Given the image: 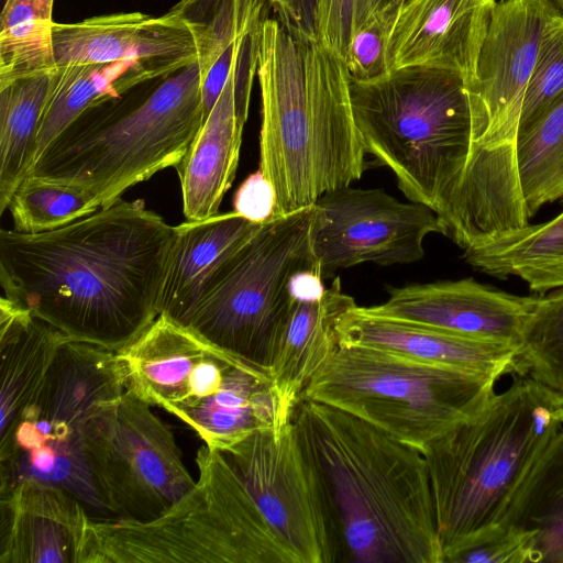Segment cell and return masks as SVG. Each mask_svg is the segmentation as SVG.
I'll use <instances>...</instances> for the list:
<instances>
[{"label":"cell","mask_w":563,"mask_h":563,"mask_svg":"<svg viewBox=\"0 0 563 563\" xmlns=\"http://www.w3.org/2000/svg\"><path fill=\"white\" fill-rule=\"evenodd\" d=\"M356 306L354 299L342 291L339 277L321 297L295 299L267 365L287 419H292L307 385L339 347V320Z\"/></svg>","instance_id":"20"},{"label":"cell","mask_w":563,"mask_h":563,"mask_svg":"<svg viewBox=\"0 0 563 563\" xmlns=\"http://www.w3.org/2000/svg\"><path fill=\"white\" fill-rule=\"evenodd\" d=\"M277 21L295 37L302 41L316 38L317 0H268Z\"/></svg>","instance_id":"37"},{"label":"cell","mask_w":563,"mask_h":563,"mask_svg":"<svg viewBox=\"0 0 563 563\" xmlns=\"http://www.w3.org/2000/svg\"><path fill=\"white\" fill-rule=\"evenodd\" d=\"M195 486L150 521L95 519L86 563H297L222 452L201 446Z\"/></svg>","instance_id":"8"},{"label":"cell","mask_w":563,"mask_h":563,"mask_svg":"<svg viewBox=\"0 0 563 563\" xmlns=\"http://www.w3.org/2000/svg\"><path fill=\"white\" fill-rule=\"evenodd\" d=\"M464 260L498 278L515 276L543 296L563 287V211L464 250Z\"/></svg>","instance_id":"25"},{"label":"cell","mask_w":563,"mask_h":563,"mask_svg":"<svg viewBox=\"0 0 563 563\" xmlns=\"http://www.w3.org/2000/svg\"><path fill=\"white\" fill-rule=\"evenodd\" d=\"M274 208L273 187L260 170L247 176L233 196V211L252 222L267 221L273 217Z\"/></svg>","instance_id":"36"},{"label":"cell","mask_w":563,"mask_h":563,"mask_svg":"<svg viewBox=\"0 0 563 563\" xmlns=\"http://www.w3.org/2000/svg\"><path fill=\"white\" fill-rule=\"evenodd\" d=\"M497 0H410L394 24L390 69L421 65L473 78Z\"/></svg>","instance_id":"18"},{"label":"cell","mask_w":563,"mask_h":563,"mask_svg":"<svg viewBox=\"0 0 563 563\" xmlns=\"http://www.w3.org/2000/svg\"><path fill=\"white\" fill-rule=\"evenodd\" d=\"M533 538L512 525L500 526L475 544L456 553L450 563L532 562Z\"/></svg>","instance_id":"35"},{"label":"cell","mask_w":563,"mask_h":563,"mask_svg":"<svg viewBox=\"0 0 563 563\" xmlns=\"http://www.w3.org/2000/svg\"><path fill=\"white\" fill-rule=\"evenodd\" d=\"M561 13L563 14V0H554Z\"/></svg>","instance_id":"40"},{"label":"cell","mask_w":563,"mask_h":563,"mask_svg":"<svg viewBox=\"0 0 563 563\" xmlns=\"http://www.w3.org/2000/svg\"><path fill=\"white\" fill-rule=\"evenodd\" d=\"M54 0H5L0 15V85L55 69Z\"/></svg>","instance_id":"29"},{"label":"cell","mask_w":563,"mask_h":563,"mask_svg":"<svg viewBox=\"0 0 563 563\" xmlns=\"http://www.w3.org/2000/svg\"><path fill=\"white\" fill-rule=\"evenodd\" d=\"M85 453L96 493L112 519L153 520L196 484L169 427L126 388L92 411Z\"/></svg>","instance_id":"12"},{"label":"cell","mask_w":563,"mask_h":563,"mask_svg":"<svg viewBox=\"0 0 563 563\" xmlns=\"http://www.w3.org/2000/svg\"><path fill=\"white\" fill-rule=\"evenodd\" d=\"M261 225L235 211L176 225L159 314L186 325L214 278Z\"/></svg>","instance_id":"21"},{"label":"cell","mask_w":563,"mask_h":563,"mask_svg":"<svg viewBox=\"0 0 563 563\" xmlns=\"http://www.w3.org/2000/svg\"><path fill=\"white\" fill-rule=\"evenodd\" d=\"M512 377L476 417L423 453L443 563L501 525L563 429V395L528 375Z\"/></svg>","instance_id":"4"},{"label":"cell","mask_w":563,"mask_h":563,"mask_svg":"<svg viewBox=\"0 0 563 563\" xmlns=\"http://www.w3.org/2000/svg\"><path fill=\"white\" fill-rule=\"evenodd\" d=\"M373 14L369 0H317V42L344 63L354 34Z\"/></svg>","instance_id":"34"},{"label":"cell","mask_w":563,"mask_h":563,"mask_svg":"<svg viewBox=\"0 0 563 563\" xmlns=\"http://www.w3.org/2000/svg\"><path fill=\"white\" fill-rule=\"evenodd\" d=\"M202 31L198 0H179L159 16L134 11L55 22L54 66L133 60L185 68L199 59Z\"/></svg>","instance_id":"15"},{"label":"cell","mask_w":563,"mask_h":563,"mask_svg":"<svg viewBox=\"0 0 563 563\" xmlns=\"http://www.w3.org/2000/svg\"><path fill=\"white\" fill-rule=\"evenodd\" d=\"M175 227L122 198L41 233L0 231L3 296L68 339L119 351L159 314Z\"/></svg>","instance_id":"1"},{"label":"cell","mask_w":563,"mask_h":563,"mask_svg":"<svg viewBox=\"0 0 563 563\" xmlns=\"http://www.w3.org/2000/svg\"><path fill=\"white\" fill-rule=\"evenodd\" d=\"M444 233L437 213L401 202L382 189L350 186L328 191L312 205L310 244L321 277L362 263L408 264L424 255L423 241Z\"/></svg>","instance_id":"14"},{"label":"cell","mask_w":563,"mask_h":563,"mask_svg":"<svg viewBox=\"0 0 563 563\" xmlns=\"http://www.w3.org/2000/svg\"><path fill=\"white\" fill-rule=\"evenodd\" d=\"M410 0H369L373 13L384 10L390 5H406Z\"/></svg>","instance_id":"39"},{"label":"cell","mask_w":563,"mask_h":563,"mask_svg":"<svg viewBox=\"0 0 563 563\" xmlns=\"http://www.w3.org/2000/svg\"><path fill=\"white\" fill-rule=\"evenodd\" d=\"M243 128L236 113L233 65L213 108L174 167L180 181L183 212L188 221L219 213L235 177Z\"/></svg>","instance_id":"22"},{"label":"cell","mask_w":563,"mask_h":563,"mask_svg":"<svg viewBox=\"0 0 563 563\" xmlns=\"http://www.w3.org/2000/svg\"><path fill=\"white\" fill-rule=\"evenodd\" d=\"M338 334L340 344L375 347L499 378L516 372L519 354L514 346L373 316L358 306L341 317Z\"/></svg>","instance_id":"19"},{"label":"cell","mask_w":563,"mask_h":563,"mask_svg":"<svg viewBox=\"0 0 563 563\" xmlns=\"http://www.w3.org/2000/svg\"><path fill=\"white\" fill-rule=\"evenodd\" d=\"M205 76L198 59L139 100L124 99V93L88 108L26 177L82 189L100 208L111 206L184 157L203 123Z\"/></svg>","instance_id":"5"},{"label":"cell","mask_w":563,"mask_h":563,"mask_svg":"<svg viewBox=\"0 0 563 563\" xmlns=\"http://www.w3.org/2000/svg\"><path fill=\"white\" fill-rule=\"evenodd\" d=\"M311 217L312 206L263 222L214 278L186 325L267 368L295 301L292 277L320 273L310 244Z\"/></svg>","instance_id":"11"},{"label":"cell","mask_w":563,"mask_h":563,"mask_svg":"<svg viewBox=\"0 0 563 563\" xmlns=\"http://www.w3.org/2000/svg\"><path fill=\"white\" fill-rule=\"evenodd\" d=\"M319 272L303 271L297 273L290 284L291 295L298 300H311L321 297L325 288Z\"/></svg>","instance_id":"38"},{"label":"cell","mask_w":563,"mask_h":563,"mask_svg":"<svg viewBox=\"0 0 563 563\" xmlns=\"http://www.w3.org/2000/svg\"><path fill=\"white\" fill-rule=\"evenodd\" d=\"M515 373L563 395V287L537 298L522 331Z\"/></svg>","instance_id":"31"},{"label":"cell","mask_w":563,"mask_h":563,"mask_svg":"<svg viewBox=\"0 0 563 563\" xmlns=\"http://www.w3.org/2000/svg\"><path fill=\"white\" fill-rule=\"evenodd\" d=\"M517 168L528 219L563 199V96L518 134Z\"/></svg>","instance_id":"28"},{"label":"cell","mask_w":563,"mask_h":563,"mask_svg":"<svg viewBox=\"0 0 563 563\" xmlns=\"http://www.w3.org/2000/svg\"><path fill=\"white\" fill-rule=\"evenodd\" d=\"M54 70L0 85V214L33 166Z\"/></svg>","instance_id":"27"},{"label":"cell","mask_w":563,"mask_h":563,"mask_svg":"<svg viewBox=\"0 0 563 563\" xmlns=\"http://www.w3.org/2000/svg\"><path fill=\"white\" fill-rule=\"evenodd\" d=\"M563 96V14L548 24L521 110L519 133ZM518 133V134H519Z\"/></svg>","instance_id":"32"},{"label":"cell","mask_w":563,"mask_h":563,"mask_svg":"<svg viewBox=\"0 0 563 563\" xmlns=\"http://www.w3.org/2000/svg\"><path fill=\"white\" fill-rule=\"evenodd\" d=\"M401 5H390L375 12L353 36L344 60L349 77L368 82L391 73L387 47Z\"/></svg>","instance_id":"33"},{"label":"cell","mask_w":563,"mask_h":563,"mask_svg":"<svg viewBox=\"0 0 563 563\" xmlns=\"http://www.w3.org/2000/svg\"><path fill=\"white\" fill-rule=\"evenodd\" d=\"M256 75L262 97L258 170L274 190L273 217L308 208L362 177L367 153L339 57L267 19Z\"/></svg>","instance_id":"3"},{"label":"cell","mask_w":563,"mask_h":563,"mask_svg":"<svg viewBox=\"0 0 563 563\" xmlns=\"http://www.w3.org/2000/svg\"><path fill=\"white\" fill-rule=\"evenodd\" d=\"M179 70L181 68L172 65L133 60L55 68L37 134L34 163L56 136L88 108L121 98L139 85L167 78Z\"/></svg>","instance_id":"23"},{"label":"cell","mask_w":563,"mask_h":563,"mask_svg":"<svg viewBox=\"0 0 563 563\" xmlns=\"http://www.w3.org/2000/svg\"><path fill=\"white\" fill-rule=\"evenodd\" d=\"M125 388L189 426L221 452L261 431L279 434L283 412L266 367L165 314L115 352Z\"/></svg>","instance_id":"6"},{"label":"cell","mask_w":563,"mask_h":563,"mask_svg":"<svg viewBox=\"0 0 563 563\" xmlns=\"http://www.w3.org/2000/svg\"><path fill=\"white\" fill-rule=\"evenodd\" d=\"M507 525L532 534V563H563V429L518 490L500 526Z\"/></svg>","instance_id":"26"},{"label":"cell","mask_w":563,"mask_h":563,"mask_svg":"<svg viewBox=\"0 0 563 563\" xmlns=\"http://www.w3.org/2000/svg\"><path fill=\"white\" fill-rule=\"evenodd\" d=\"M124 390L114 351L67 340L40 389L0 433V495L34 478L74 494L92 518L112 519L92 484L85 435L95 408Z\"/></svg>","instance_id":"10"},{"label":"cell","mask_w":563,"mask_h":563,"mask_svg":"<svg viewBox=\"0 0 563 563\" xmlns=\"http://www.w3.org/2000/svg\"><path fill=\"white\" fill-rule=\"evenodd\" d=\"M99 209L82 189L35 177H26L8 205L13 230L22 233L59 229Z\"/></svg>","instance_id":"30"},{"label":"cell","mask_w":563,"mask_h":563,"mask_svg":"<svg viewBox=\"0 0 563 563\" xmlns=\"http://www.w3.org/2000/svg\"><path fill=\"white\" fill-rule=\"evenodd\" d=\"M388 292L384 303L363 307L365 311L518 350L538 298L509 294L473 278L395 287Z\"/></svg>","instance_id":"16"},{"label":"cell","mask_w":563,"mask_h":563,"mask_svg":"<svg viewBox=\"0 0 563 563\" xmlns=\"http://www.w3.org/2000/svg\"><path fill=\"white\" fill-rule=\"evenodd\" d=\"M63 332L2 296L0 299V433L40 389L60 346Z\"/></svg>","instance_id":"24"},{"label":"cell","mask_w":563,"mask_h":563,"mask_svg":"<svg viewBox=\"0 0 563 563\" xmlns=\"http://www.w3.org/2000/svg\"><path fill=\"white\" fill-rule=\"evenodd\" d=\"M91 520L67 489L26 478L0 495V563H86Z\"/></svg>","instance_id":"17"},{"label":"cell","mask_w":563,"mask_h":563,"mask_svg":"<svg viewBox=\"0 0 563 563\" xmlns=\"http://www.w3.org/2000/svg\"><path fill=\"white\" fill-rule=\"evenodd\" d=\"M349 89L366 153L394 173L410 201L438 216L455 191L471 151L472 112L464 77L412 65L368 82L349 77Z\"/></svg>","instance_id":"7"},{"label":"cell","mask_w":563,"mask_h":563,"mask_svg":"<svg viewBox=\"0 0 563 563\" xmlns=\"http://www.w3.org/2000/svg\"><path fill=\"white\" fill-rule=\"evenodd\" d=\"M222 453L297 563L341 561L319 470L292 419L278 435L256 432Z\"/></svg>","instance_id":"13"},{"label":"cell","mask_w":563,"mask_h":563,"mask_svg":"<svg viewBox=\"0 0 563 563\" xmlns=\"http://www.w3.org/2000/svg\"><path fill=\"white\" fill-rule=\"evenodd\" d=\"M500 378L361 345L339 344L302 397L347 412L422 454L476 417Z\"/></svg>","instance_id":"9"},{"label":"cell","mask_w":563,"mask_h":563,"mask_svg":"<svg viewBox=\"0 0 563 563\" xmlns=\"http://www.w3.org/2000/svg\"><path fill=\"white\" fill-rule=\"evenodd\" d=\"M292 420L319 470L341 561L443 563L427 461L419 450L305 398Z\"/></svg>","instance_id":"2"}]
</instances>
